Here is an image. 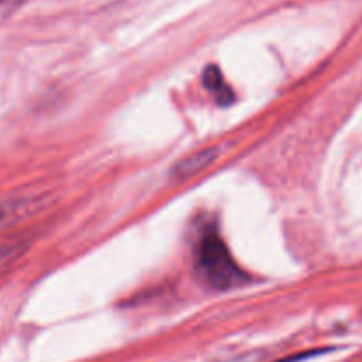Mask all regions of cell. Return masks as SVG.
<instances>
[{
    "label": "cell",
    "instance_id": "3",
    "mask_svg": "<svg viewBox=\"0 0 362 362\" xmlns=\"http://www.w3.org/2000/svg\"><path fill=\"white\" fill-rule=\"evenodd\" d=\"M219 158V148L218 147H209L202 148V151L193 152L187 158H184L182 161H179L173 168L172 177L177 180H187L191 177L198 175L204 170H207L216 159Z\"/></svg>",
    "mask_w": 362,
    "mask_h": 362
},
{
    "label": "cell",
    "instance_id": "5",
    "mask_svg": "<svg viewBox=\"0 0 362 362\" xmlns=\"http://www.w3.org/2000/svg\"><path fill=\"white\" fill-rule=\"evenodd\" d=\"M27 0H0V21L7 20L11 14L16 13Z\"/></svg>",
    "mask_w": 362,
    "mask_h": 362
},
{
    "label": "cell",
    "instance_id": "1",
    "mask_svg": "<svg viewBox=\"0 0 362 362\" xmlns=\"http://www.w3.org/2000/svg\"><path fill=\"white\" fill-rule=\"evenodd\" d=\"M194 269L198 278L214 290L235 288L250 279L233 260L225 240L214 226H209L198 237L194 246Z\"/></svg>",
    "mask_w": 362,
    "mask_h": 362
},
{
    "label": "cell",
    "instance_id": "4",
    "mask_svg": "<svg viewBox=\"0 0 362 362\" xmlns=\"http://www.w3.org/2000/svg\"><path fill=\"white\" fill-rule=\"evenodd\" d=\"M204 80H205V85H207L209 90L212 92V95L219 99V103L226 105V103L232 101V90L226 87V83L223 81V78H221V73H219L216 67H209L207 73H205Z\"/></svg>",
    "mask_w": 362,
    "mask_h": 362
},
{
    "label": "cell",
    "instance_id": "2",
    "mask_svg": "<svg viewBox=\"0 0 362 362\" xmlns=\"http://www.w3.org/2000/svg\"><path fill=\"white\" fill-rule=\"evenodd\" d=\"M42 198L37 197H21L0 200V230L28 218L42 207Z\"/></svg>",
    "mask_w": 362,
    "mask_h": 362
},
{
    "label": "cell",
    "instance_id": "6",
    "mask_svg": "<svg viewBox=\"0 0 362 362\" xmlns=\"http://www.w3.org/2000/svg\"><path fill=\"white\" fill-rule=\"evenodd\" d=\"M21 246H16V244H13V246H2L0 247V264H6V262H9L11 258L16 257L18 253H20Z\"/></svg>",
    "mask_w": 362,
    "mask_h": 362
}]
</instances>
